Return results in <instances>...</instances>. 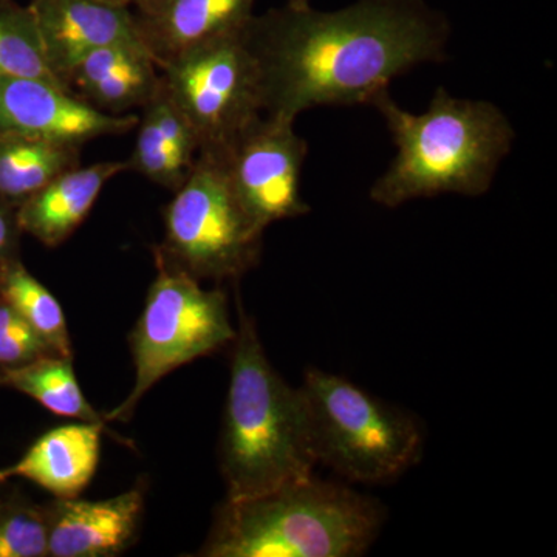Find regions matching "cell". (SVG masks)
<instances>
[{
    "mask_svg": "<svg viewBox=\"0 0 557 557\" xmlns=\"http://www.w3.org/2000/svg\"><path fill=\"white\" fill-rule=\"evenodd\" d=\"M448 36L424 0H358L338 11L287 3L244 28L263 115L289 120L319 106L372 104L398 76L445 60Z\"/></svg>",
    "mask_w": 557,
    "mask_h": 557,
    "instance_id": "cell-1",
    "label": "cell"
},
{
    "mask_svg": "<svg viewBox=\"0 0 557 557\" xmlns=\"http://www.w3.org/2000/svg\"><path fill=\"white\" fill-rule=\"evenodd\" d=\"M386 120L397 156L370 189L386 208L443 194L479 197L490 190L511 152L516 132L490 101L461 100L438 87L429 109L410 113L384 91L372 102Z\"/></svg>",
    "mask_w": 557,
    "mask_h": 557,
    "instance_id": "cell-2",
    "label": "cell"
},
{
    "mask_svg": "<svg viewBox=\"0 0 557 557\" xmlns=\"http://www.w3.org/2000/svg\"><path fill=\"white\" fill-rule=\"evenodd\" d=\"M237 310L239 327L219 442L226 498L269 493L309 478L317 467L302 392L273 368L240 300Z\"/></svg>",
    "mask_w": 557,
    "mask_h": 557,
    "instance_id": "cell-3",
    "label": "cell"
},
{
    "mask_svg": "<svg viewBox=\"0 0 557 557\" xmlns=\"http://www.w3.org/2000/svg\"><path fill=\"white\" fill-rule=\"evenodd\" d=\"M386 508L346 485L296 480L255 497L225 498L201 557H357L379 539Z\"/></svg>",
    "mask_w": 557,
    "mask_h": 557,
    "instance_id": "cell-4",
    "label": "cell"
},
{
    "mask_svg": "<svg viewBox=\"0 0 557 557\" xmlns=\"http://www.w3.org/2000/svg\"><path fill=\"white\" fill-rule=\"evenodd\" d=\"M311 450L317 465L358 483H391L423 456V428L412 413L344 376L309 369L304 376Z\"/></svg>",
    "mask_w": 557,
    "mask_h": 557,
    "instance_id": "cell-5",
    "label": "cell"
},
{
    "mask_svg": "<svg viewBox=\"0 0 557 557\" xmlns=\"http://www.w3.org/2000/svg\"><path fill=\"white\" fill-rule=\"evenodd\" d=\"M265 230L242 207L218 157L197 153L164 209L156 260L197 281H237L258 265Z\"/></svg>",
    "mask_w": 557,
    "mask_h": 557,
    "instance_id": "cell-6",
    "label": "cell"
},
{
    "mask_svg": "<svg viewBox=\"0 0 557 557\" xmlns=\"http://www.w3.org/2000/svg\"><path fill=\"white\" fill-rule=\"evenodd\" d=\"M157 277L131 333L135 381L131 394L106 413L108 421H129L143 397L175 369L214 354L236 338L228 298L222 289L201 287L185 271L156 260Z\"/></svg>",
    "mask_w": 557,
    "mask_h": 557,
    "instance_id": "cell-7",
    "label": "cell"
},
{
    "mask_svg": "<svg viewBox=\"0 0 557 557\" xmlns=\"http://www.w3.org/2000/svg\"><path fill=\"white\" fill-rule=\"evenodd\" d=\"M244 28L197 44L160 65L164 90L188 121L199 152H220L263 115L258 65Z\"/></svg>",
    "mask_w": 557,
    "mask_h": 557,
    "instance_id": "cell-8",
    "label": "cell"
},
{
    "mask_svg": "<svg viewBox=\"0 0 557 557\" xmlns=\"http://www.w3.org/2000/svg\"><path fill=\"white\" fill-rule=\"evenodd\" d=\"M205 153V152H203ZM309 146L296 134L295 120L260 115L218 157L242 207L262 226L310 212L300 196Z\"/></svg>",
    "mask_w": 557,
    "mask_h": 557,
    "instance_id": "cell-9",
    "label": "cell"
},
{
    "mask_svg": "<svg viewBox=\"0 0 557 557\" xmlns=\"http://www.w3.org/2000/svg\"><path fill=\"white\" fill-rule=\"evenodd\" d=\"M138 116L95 109L69 87L36 78L0 79V137L83 146L135 129Z\"/></svg>",
    "mask_w": 557,
    "mask_h": 557,
    "instance_id": "cell-10",
    "label": "cell"
},
{
    "mask_svg": "<svg viewBox=\"0 0 557 557\" xmlns=\"http://www.w3.org/2000/svg\"><path fill=\"white\" fill-rule=\"evenodd\" d=\"M28 7L50 72L65 86L70 72L94 51L145 46L134 11L123 0H32Z\"/></svg>",
    "mask_w": 557,
    "mask_h": 557,
    "instance_id": "cell-11",
    "label": "cell"
},
{
    "mask_svg": "<svg viewBox=\"0 0 557 557\" xmlns=\"http://www.w3.org/2000/svg\"><path fill=\"white\" fill-rule=\"evenodd\" d=\"M138 485L104 500L53 498L44 505L49 557H115L137 542L146 505Z\"/></svg>",
    "mask_w": 557,
    "mask_h": 557,
    "instance_id": "cell-12",
    "label": "cell"
},
{
    "mask_svg": "<svg viewBox=\"0 0 557 557\" xmlns=\"http://www.w3.org/2000/svg\"><path fill=\"white\" fill-rule=\"evenodd\" d=\"M258 0H137L135 20L143 42L159 65L205 40L239 32L255 16Z\"/></svg>",
    "mask_w": 557,
    "mask_h": 557,
    "instance_id": "cell-13",
    "label": "cell"
},
{
    "mask_svg": "<svg viewBox=\"0 0 557 557\" xmlns=\"http://www.w3.org/2000/svg\"><path fill=\"white\" fill-rule=\"evenodd\" d=\"M104 432H109L106 424L86 421L51 429L16 463L0 468V485L24 479L54 498L79 497L97 472Z\"/></svg>",
    "mask_w": 557,
    "mask_h": 557,
    "instance_id": "cell-14",
    "label": "cell"
},
{
    "mask_svg": "<svg viewBox=\"0 0 557 557\" xmlns=\"http://www.w3.org/2000/svg\"><path fill=\"white\" fill-rule=\"evenodd\" d=\"M124 171H129L127 161H101L62 172L22 201L17 225L46 247H60L89 218L108 182Z\"/></svg>",
    "mask_w": 557,
    "mask_h": 557,
    "instance_id": "cell-15",
    "label": "cell"
},
{
    "mask_svg": "<svg viewBox=\"0 0 557 557\" xmlns=\"http://www.w3.org/2000/svg\"><path fill=\"white\" fill-rule=\"evenodd\" d=\"M67 86L95 109L126 115L145 108L161 86L159 62L148 47L109 46L90 53L70 72Z\"/></svg>",
    "mask_w": 557,
    "mask_h": 557,
    "instance_id": "cell-16",
    "label": "cell"
},
{
    "mask_svg": "<svg viewBox=\"0 0 557 557\" xmlns=\"http://www.w3.org/2000/svg\"><path fill=\"white\" fill-rule=\"evenodd\" d=\"M81 146L0 137V199L20 207L62 172L79 166Z\"/></svg>",
    "mask_w": 557,
    "mask_h": 557,
    "instance_id": "cell-17",
    "label": "cell"
},
{
    "mask_svg": "<svg viewBox=\"0 0 557 557\" xmlns=\"http://www.w3.org/2000/svg\"><path fill=\"white\" fill-rule=\"evenodd\" d=\"M72 359L44 355L20 368L0 370V383L35 399L54 416L106 424L104 416L84 397Z\"/></svg>",
    "mask_w": 557,
    "mask_h": 557,
    "instance_id": "cell-18",
    "label": "cell"
},
{
    "mask_svg": "<svg viewBox=\"0 0 557 557\" xmlns=\"http://www.w3.org/2000/svg\"><path fill=\"white\" fill-rule=\"evenodd\" d=\"M0 298L25 319L54 355L73 358L61 304L16 258L0 265Z\"/></svg>",
    "mask_w": 557,
    "mask_h": 557,
    "instance_id": "cell-19",
    "label": "cell"
},
{
    "mask_svg": "<svg viewBox=\"0 0 557 557\" xmlns=\"http://www.w3.org/2000/svg\"><path fill=\"white\" fill-rule=\"evenodd\" d=\"M9 78L46 79L65 86L50 72L30 7L0 0V79Z\"/></svg>",
    "mask_w": 557,
    "mask_h": 557,
    "instance_id": "cell-20",
    "label": "cell"
},
{
    "mask_svg": "<svg viewBox=\"0 0 557 557\" xmlns=\"http://www.w3.org/2000/svg\"><path fill=\"white\" fill-rule=\"evenodd\" d=\"M0 557H49L44 505L20 493L0 494Z\"/></svg>",
    "mask_w": 557,
    "mask_h": 557,
    "instance_id": "cell-21",
    "label": "cell"
},
{
    "mask_svg": "<svg viewBox=\"0 0 557 557\" xmlns=\"http://www.w3.org/2000/svg\"><path fill=\"white\" fill-rule=\"evenodd\" d=\"M137 127V141H135L131 159L127 160L129 171L138 172L143 177L150 180L156 185L163 186V188L177 190L185 183L189 171L183 170L172 160L149 110L143 109Z\"/></svg>",
    "mask_w": 557,
    "mask_h": 557,
    "instance_id": "cell-22",
    "label": "cell"
},
{
    "mask_svg": "<svg viewBox=\"0 0 557 557\" xmlns=\"http://www.w3.org/2000/svg\"><path fill=\"white\" fill-rule=\"evenodd\" d=\"M53 351L9 302L0 298V370L20 368Z\"/></svg>",
    "mask_w": 557,
    "mask_h": 557,
    "instance_id": "cell-23",
    "label": "cell"
},
{
    "mask_svg": "<svg viewBox=\"0 0 557 557\" xmlns=\"http://www.w3.org/2000/svg\"><path fill=\"white\" fill-rule=\"evenodd\" d=\"M16 233H21L20 225H17L16 207L0 199V263L13 259L11 249L16 242Z\"/></svg>",
    "mask_w": 557,
    "mask_h": 557,
    "instance_id": "cell-24",
    "label": "cell"
},
{
    "mask_svg": "<svg viewBox=\"0 0 557 557\" xmlns=\"http://www.w3.org/2000/svg\"><path fill=\"white\" fill-rule=\"evenodd\" d=\"M288 5L292 7H307L310 5L309 0H288Z\"/></svg>",
    "mask_w": 557,
    "mask_h": 557,
    "instance_id": "cell-25",
    "label": "cell"
},
{
    "mask_svg": "<svg viewBox=\"0 0 557 557\" xmlns=\"http://www.w3.org/2000/svg\"><path fill=\"white\" fill-rule=\"evenodd\" d=\"M123 2L129 3V5H134L137 0H123Z\"/></svg>",
    "mask_w": 557,
    "mask_h": 557,
    "instance_id": "cell-26",
    "label": "cell"
},
{
    "mask_svg": "<svg viewBox=\"0 0 557 557\" xmlns=\"http://www.w3.org/2000/svg\"><path fill=\"white\" fill-rule=\"evenodd\" d=\"M0 387H2V383H0Z\"/></svg>",
    "mask_w": 557,
    "mask_h": 557,
    "instance_id": "cell-27",
    "label": "cell"
},
{
    "mask_svg": "<svg viewBox=\"0 0 557 557\" xmlns=\"http://www.w3.org/2000/svg\"><path fill=\"white\" fill-rule=\"evenodd\" d=\"M0 265H2V263H0Z\"/></svg>",
    "mask_w": 557,
    "mask_h": 557,
    "instance_id": "cell-28",
    "label": "cell"
}]
</instances>
